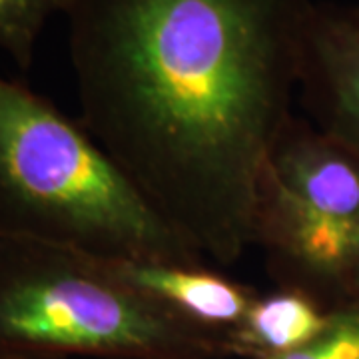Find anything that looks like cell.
I'll return each mask as SVG.
<instances>
[{
    "label": "cell",
    "mask_w": 359,
    "mask_h": 359,
    "mask_svg": "<svg viewBox=\"0 0 359 359\" xmlns=\"http://www.w3.org/2000/svg\"><path fill=\"white\" fill-rule=\"evenodd\" d=\"M316 0H70L78 120L214 268L252 248Z\"/></svg>",
    "instance_id": "cell-1"
},
{
    "label": "cell",
    "mask_w": 359,
    "mask_h": 359,
    "mask_svg": "<svg viewBox=\"0 0 359 359\" xmlns=\"http://www.w3.org/2000/svg\"><path fill=\"white\" fill-rule=\"evenodd\" d=\"M0 240L60 245L106 259L208 264L158 216L78 118L4 76Z\"/></svg>",
    "instance_id": "cell-2"
},
{
    "label": "cell",
    "mask_w": 359,
    "mask_h": 359,
    "mask_svg": "<svg viewBox=\"0 0 359 359\" xmlns=\"http://www.w3.org/2000/svg\"><path fill=\"white\" fill-rule=\"evenodd\" d=\"M226 359L216 337L132 292L106 257L0 240V358Z\"/></svg>",
    "instance_id": "cell-3"
},
{
    "label": "cell",
    "mask_w": 359,
    "mask_h": 359,
    "mask_svg": "<svg viewBox=\"0 0 359 359\" xmlns=\"http://www.w3.org/2000/svg\"><path fill=\"white\" fill-rule=\"evenodd\" d=\"M252 245L264 250L276 285L299 287L330 308L346 304L347 278L359 256V228L313 210L268 166L257 190Z\"/></svg>",
    "instance_id": "cell-4"
},
{
    "label": "cell",
    "mask_w": 359,
    "mask_h": 359,
    "mask_svg": "<svg viewBox=\"0 0 359 359\" xmlns=\"http://www.w3.org/2000/svg\"><path fill=\"white\" fill-rule=\"evenodd\" d=\"M297 96L311 124L359 154V4L316 2Z\"/></svg>",
    "instance_id": "cell-5"
},
{
    "label": "cell",
    "mask_w": 359,
    "mask_h": 359,
    "mask_svg": "<svg viewBox=\"0 0 359 359\" xmlns=\"http://www.w3.org/2000/svg\"><path fill=\"white\" fill-rule=\"evenodd\" d=\"M108 266L132 292L194 330L216 337L222 346L259 294L210 264L108 259Z\"/></svg>",
    "instance_id": "cell-6"
},
{
    "label": "cell",
    "mask_w": 359,
    "mask_h": 359,
    "mask_svg": "<svg viewBox=\"0 0 359 359\" xmlns=\"http://www.w3.org/2000/svg\"><path fill=\"white\" fill-rule=\"evenodd\" d=\"M268 168L313 210L359 228V154L308 118L292 116L269 152Z\"/></svg>",
    "instance_id": "cell-7"
},
{
    "label": "cell",
    "mask_w": 359,
    "mask_h": 359,
    "mask_svg": "<svg viewBox=\"0 0 359 359\" xmlns=\"http://www.w3.org/2000/svg\"><path fill=\"white\" fill-rule=\"evenodd\" d=\"M334 308L299 287L276 285L256 295L245 318L224 337L228 358L268 359L313 344L330 325Z\"/></svg>",
    "instance_id": "cell-8"
},
{
    "label": "cell",
    "mask_w": 359,
    "mask_h": 359,
    "mask_svg": "<svg viewBox=\"0 0 359 359\" xmlns=\"http://www.w3.org/2000/svg\"><path fill=\"white\" fill-rule=\"evenodd\" d=\"M70 0H0V50L22 72L30 70L40 34L52 16L66 14Z\"/></svg>",
    "instance_id": "cell-9"
},
{
    "label": "cell",
    "mask_w": 359,
    "mask_h": 359,
    "mask_svg": "<svg viewBox=\"0 0 359 359\" xmlns=\"http://www.w3.org/2000/svg\"><path fill=\"white\" fill-rule=\"evenodd\" d=\"M268 359H359V299L334 308L330 325L313 344Z\"/></svg>",
    "instance_id": "cell-10"
},
{
    "label": "cell",
    "mask_w": 359,
    "mask_h": 359,
    "mask_svg": "<svg viewBox=\"0 0 359 359\" xmlns=\"http://www.w3.org/2000/svg\"><path fill=\"white\" fill-rule=\"evenodd\" d=\"M353 299H359V256L349 271L346 285V302H353Z\"/></svg>",
    "instance_id": "cell-11"
},
{
    "label": "cell",
    "mask_w": 359,
    "mask_h": 359,
    "mask_svg": "<svg viewBox=\"0 0 359 359\" xmlns=\"http://www.w3.org/2000/svg\"><path fill=\"white\" fill-rule=\"evenodd\" d=\"M0 359H58V358H44V355H2Z\"/></svg>",
    "instance_id": "cell-12"
}]
</instances>
